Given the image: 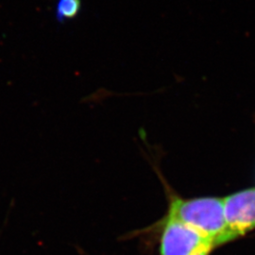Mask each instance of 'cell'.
<instances>
[{
	"label": "cell",
	"mask_w": 255,
	"mask_h": 255,
	"mask_svg": "<svg viewBox=\"0 0 255 255\" xmlns=\"http://www.w3.org/2000/svg\"><path fill=\"white\" fill-rule=\"evenodd\" d=\"M167 213L213 240L216 248L223 245L227 230L224 198L182 199L173 196Z\"/></svg>",
	"instance_id": "cell-1"
},
{
	"label": "cell",
	"mask_w": 255,
	"mask_h": 255,
	"mask_svg": "<svg viewBox=\"0 0 255 255\" xmlns=\"http://www.w3.org/2000/svg\"><path fill=\"white\" fill-rule=\"evenodd\" d=\"M215 248L213 240L166 214L160 237V255H210Z\"/></svg>",
	"instance_id": "cell-2"
},
{
	"label": "cell",
	"mask_w": 255,
	"mask_h": 255,
	"mask_svg": "<svg viewBox=\"0 0 255 255\" xmlns=\"http://www.w3.org/2000/svg\"><path fill=\"white\" fill-rule=\"evenodd\" d=\"M227 230L223 245L255 230V187L224 198Z\"/></svg>",
	"instance_id": "cell-3"
},
{
	"label": "cell",
	"mask_w": 255,
	"mask_h": 255,
	"mask_svg": "<svg viewBox=\"0 0 255 255\" xmlns=\"http://www.w3.org/2000/svg\"><path fill=\"white\" fill-rule=\"evenodd\" d=\"M82 0H57L55 5V19L64 24L77 18L82 12Z\"/></svg>",
	"instance_id": "cell-4"
}]
</instances>
